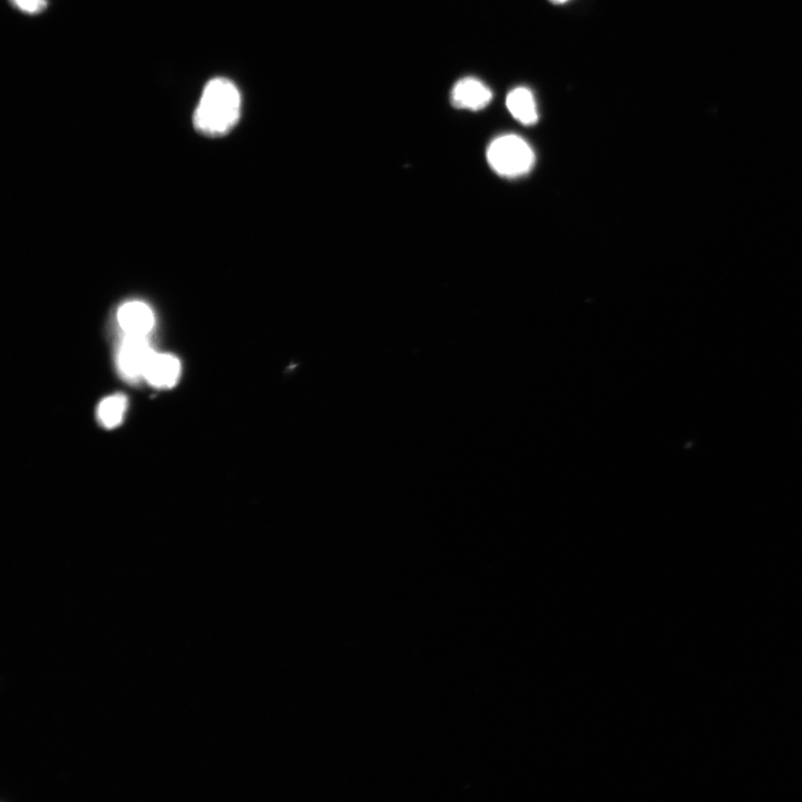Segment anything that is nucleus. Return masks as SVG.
Segmentation results:
<instances>
[{
  "label": "nucleus",
  "instance_id": "f257e3e1",
  "mask_svg": "<svg viewBox=\"0 0 802 802\" xmlns=\"http://www.w3.org/2000/svg\"><path fill=\"white\" fill-rule=\"evenodd\" d=\"M241 107L242 99L237 85L228 78H213L205 85L195 109V129L204 135H226L238 124Z\"/></svg>",
  "mask_w": 802,
  "mask_h": 802
},
{
  "label": "nucleus",
  "instance_id": "f03ea898",
  "mask_svg": "<svg viewBox=\"0 0 802 802\" xmlns=\"http://www.w3.org/2000/svg\"><path fill=\"white\" fill-rule=\"evenodd\" d=\"M487 161L497 174L517 178L532 170L535 155L531 146L520 136L504 135L489 145Z\"/></svg>",
  "mask_w": 802,
  "mask_h": 802
},
{
  "label": "nucleus",
  "instance_id": "7ed1b4c3",
  "mask_svg": "<svg viewBox=\"0 0 802 802\" xmlns=\"http://www.w3.org/2000/svg\"><path fill=\"white\" fill-rule=\"evenodd\" d=\"M155 352L146 337L126 336L117 357L121 374L129 380L145 376Z\"/></svg>",
  "mask_w": 802,
  "mask_h": 802
},
{
  "label": "nucleus",
  "instance_id": "20e7f679",
  "mask_svg": "<svg viewBox=\"0 0 802 802\" xmlns=\"http://www.w3.org/2000/svg\"><path fill=\"white\" fill-rule=\"evenodd\" d=\"M492 100L491 88L475 77L462 78L455 84L451 94L452 104L457 109L473 112L485 109Z\"/></svg>",
  "mask_w": 802,
  "mask_h": 802
},
{
  "label": "nucleus",
  "instance_id": "39448f33",
  "mask_svg": "<svg viewBox=\"0 0 802 802\" xmlns=\"http://www.w3.org/2000/svg\"><path fill=\"white\" fill-rule=\"evenodd\" d=\"M117 320L126 336L146 337L155 325L152 309L141 301L125 303L117 314Z\"/></svg>",
  "mask_w": 802,
  "mask_h": 802
},
{
  "label": "nucleus",
  "instance_id": "423d86ee",
  "mask_svg": "<svg viewBox=\"0 0 802 802\" xmlns=\"http://www.w3.org/2000/svg\"><path fill=\"white\" fill-rule=\"evenodd\" d=\"M181 376L180 360L169 354H154L144 378L160 389H169L178 384Z\"/></svg>",
  "mask_w": 802,
  "mask_h": 802
},
{
  "label": "nucleus",
  "instance_id": "0eeeda50",
  "mask_svg": "<svg viewBox=\"0 0 802 802\" xmlns=\"http://www.w3.org/2000/svg\"><path fill=\"white\" fill-rule=\"evenodd\" d=\"M506 106L514 119L524 125H533L539 121L535 97L526 87L514 88L507 95Z\"/></svg>",
  "mask_w": 802,
  "mask_h": 802
},
{
  "label": "nucleus",
  "instance_id": "6e6552de",
  "mask_svg": "<svg viewBox=\"0 0 802 802\" xmlns=\"http://www.w3.org/2000/svg\"><path fill=\"white\" fill-rule=\"evenodd\" d=\"M127 400L123 395H113L104 399L99 407V419L105 428H115L124 419Z\"/></svg>",
  "mask_w": 802,
  "mask_h": 802
},
{
  "label": "nucleus",
  "instance_id": "1a4fd4ad",
  "mask_svg": "<svg viewBox=\"0 0 802 802\" xmlns=\"http://www.w3.org/2000/svg\"><path fill=\"white\" fill-rule=\"evenodd\" d=\"M12 5L28 15H37L45 11L47 0H9Z\"/></svg>",
  "mask_w": 802,
  "mask_h": 802
},
{
  "label": "nucleus",
  "instance_id": "9d476101",
  "mask_svg": "<svg viewBox=\"0 0 802 802\" xmlns=\"http://www.w3.org/2000/svg\"><path fill=\"white\" fill-rule=\"evenodd\" d=\"M550 2L555 4V5H562V4H565L567 2H570V0H550Z\"/></svg>",
  "mask_w": 802,
  "mask_h": 802
}]
</instances>
